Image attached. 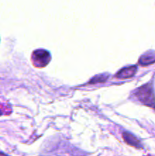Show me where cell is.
<instances>
[{"mask_svg": "<svg viewBox=\"0 0 155 156\" xmlns=\"http://www.w3.org/2000/svg\"><path fill=\"white\" fill-rule=\"evenodd\" d=\"M133 94L143 105L155 109V95L151 84H146L137 88Z\"/></svg>", "mask_w": 155, "mask_h": 156, "instance_id": "obj_1", "label": "cell"}, {"mask_svg": "<svg viewBox=\"0 0 155 156\" xmlns=\"http://www.w3.org/2000/svg\"><path fill=\"white\" fill-rule=\"evenodd\" d=\"M155 62V52L150 51L146 53L143 56H141L139 59V63L141 65L147 66L152 64Z\"/></svg>", "mask_w": 155, "mask_h": 156, "instance_id": "obj_5", "label": "cell"}, {"mask_svg": "<svg viewBox=\"0 0 155 156\" xmlns=\"http://www.w3.org/2000/svg\"><path fill=\"white\" fill-rule=\"evenodd\" d=\"M137 68L136 66H129V67H126V68H123L119 72L116 74V78L121 79H129V78H132V76H135V73H136Z\"/></svg>", "mask_w": 155, "mask_h": 156, "instance_id": "obj_4", "label": "cell"}, {"mask_svg": "<svg viewBox=\"0 0 155 156\" xmlns=\"http://www.w3.org/2000/svg\"><path fill=\"white\" fill-rule=\"evenodd\" d=\"M0 156H9V155H5V153H2V152H0Z\"/></svg>", "mask_w": 155, "mask_h": 156, "instance_id": "obj_6", "label": "cell"}, {"mask_svg": "<svg viewBox=\"0 0 155 156\" xmlns=\"http://www.w3.org/2000/svg\"><path fill=\"white\" fill-rule=\"evenodd\" d=\"M122 137L124 141L126 142L128 145H129V146L138 148V149L142 148V145H141V142H140L135 136L131 134L130 133L124 132L122 133Z\"/></svg>", "mask_w": 155, "mask_h": 156, "instance_id": "obj_3", "label": "cell"}, {"mask_svg": "<svg viewBox=\"0 0 155 156\" xmlns=\"http://www.w3.org/2000/svg\"><path fill=\"white\" fill-rule=\"evenodd\" d=\"M51 59V56L47 50L39 49L32 53V62L34 66L43 68L49 64Z\"/></svg>", "mask_w": 155, "mask_h": 156, "instance_id": "obj_2", "label": "cell"}]
</instances>
